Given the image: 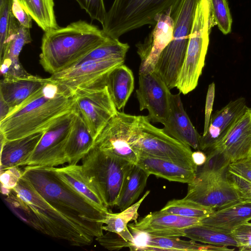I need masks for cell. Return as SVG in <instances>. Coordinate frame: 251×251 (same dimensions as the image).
<instances>
[{
	"label": "cell",
	"instance_id": "cell-1",
	"mask_svg": "<svg viewBox=\"0 0 251 251\" xmlns=\"http://www.w3.org/2000/svg\"><path fill=\"white\" fill-rule=\"evenodd\" d=\"M73 95L69 88L51 79L0 122V133L6 140H13L44 131L72 110Z\"/></svg>",
	"mask_w": 251,
	"mask_h": 251
},
{
	"label": "cell",
	"instance_id": "cell-2",
	"mask_svg": "<svg viewBox=\"0 0 251 251\" xmlns=\"http://www.w3.org/2000/svg\"><path fill=\"white\" fill-rule=\"evenodd\" d=\"M12 190L32 211L33 228L45 234L67 241L72 246L83 247L91 245L94 237L103 234V223L88 221L59 209L22 177Z\"/></svg>",
	"mask_w": 251,
	"mask_h": 251
},
{
	"label": "cell",
	"instance_id": "cell-3",
	"mask_svg": "<svg viewBox=\"0 0 251 251\" xmlns=\"http://www.w3.org/2000/svg\"><path fill=\"white\" fill-rule=\"evenodd\" d=\"M110 38L97 25L82 20L45 32L40 64L48 73H57L76 64Z\"/></svg>",
	"mask_w": 251,
	"mask_h": 251
},
{
	"label": "cell",
	"instance_id": "cell-4",
	"mask_svg": "<svg viewBox=\"0 0 251 251\" xmlns=\"http://www.w3.org/2000/svg\"><path fill=\"white\" fill-rule=\"evenodd\" d=\"M22 177L56 207L85 220L101 223L108 212L98 208L63 181L53 167L26 166Z\"/></svg>",
	"mask_w": 251,
	"mask_h": 251
},
{
	"label": "cell",
	"instance_id": "cell-5",
	"mask_svg": "<svg viewBox=\"0 0 251 251\" xmlns=\"http://www.w3.org/2000/svg\"><path fill=\"white\" fill-rule=\"evenodd\" d=\"M201 0H179L172 7L174 20L172 40L162 52L154 72L168 87L176 86L177 77L185 56L196 9Z\"/></svg>",
	"mask_w": 251,
	"mask_h": 251
},
{
	"label": "cell",
	"instance_id": "cell-6",
	"mask_svg": "<svg viewBox=\"0 0 251 251\" xmlns=\"http://www.w3.org/2000/svg\"><path fill=\"white\" fill-rule=\"evenodd\" d=\"M179 0H114L107 12L102 29L119 39L123 34L145 25L153 27L157 15L165 13Z\"/></svg>",
	"mask_w": 251,
	"mask_h": 251
},
{
	"label": "cell",
	"instance_id": "cell-7",
	"mask_svg": "<svg viewBox=\"0 0 251 251\" xmlns=\"http://www.w3.org/2000/svg\"><path fill=\"white\" fill-rule=\"evenodd\" d=\"M212 27L209 1L201 0L196 9L185 56L176 83V87L184 95L192 91L198 85L204 66Z\"/></svg>",
	"mask_w": 251,
	"mask_h": 251
},
{
	"label": "cell",
	"instance_id": "cell-8",
	"mask_svg": "<svg viewBox=\"0 0 251 251\" xmlns=\"http://www.w3.org/2000/svg\"><path fill=\"white\" fill-rule=\"evenodd\" d=\"M81 162L83 172L105 205L115 206L125 175L134 163L107 154L94 146Z\"/></svg>",
	"mask_w": 251,
	"mask_h": 251
},
{
	"label": "cell",
	"instance_id": "cell-9",
	"mask_svg": "<svg viewBox=\"0 0 251 251\" xmlns=\"http://www.w3.org/2000/svg\"><path fill=\"white\" fill-rule=\"evenodd\" d=\"M133 146L138 153L144 152L168 159L197 171L192 151L185 146L151 124L147 116H139Z\"/></svg>",
	"mask_w": 251,
	"mask_h": 251
},
{
	"label": "cell",
	"instance_id": "cell-10",
	"mask_svg": "<svg viewBox=\"0 0 251 251\" xmlns=\"http://www.w3.org/2000/svg\"><path fill=\"white\" fill-rule=\"evenodd\" d=\"M227 169L197 170L195 179L188 184L184 198L193 201L214 211L243 200L227 179Z\"/></svg>",
	"mask_w": 251,
	"mask_h": 251
},
{
	"label": "cell",
	"instance_id": "cell-11",
	"mask_svg": "<svg viewBox=\"0 0 251 251\" xmlns=\"http://www.w3.org/2000/svg\"><path fill=\"white\" fill-rule=\"evenodd\" d=\"M72 110L82 119L96 139L118 111L105 81L73 92Z\"/></svg>",
	"mask_w": 251,
	"mask_h": 251
},
{
	"label": "cell",
	"instance_id": "cell-12",
	"mask_svg": "<svg viewBox=\"0 0 251 251\" xmlns=\"http://www.w3.org/2000/svg\"><path fill=\"white\" fill-rule=\"evenodd\" d=\"M139 116L118 111L95 140L94 146L103 152L136 164L139 153L133 147Z\"/></svg>",
	"mask_w": 251,
	"mask_h": 251
},
{
	"label": "cell",
	"instance_id": "cell-13",
	"mask_svg": "<svg viewBox=\"0 0 251 251\" xmlns=\"http://www.w3.org/2000/svg\"><path fill=\"white\" fill-rule=\"evenodd\" d=\"M75 116L72 110L51 124L24 166L55 167L68 163L65 150Z\"/></svg>",
	"mask_w": 251,
	"mask_h": 251
},
{
	"label": "cell",
	"instance_id": "cell-14",
	"mask_svg": "<svg viewBox=\"0 0 251 251\" xmlns=\"http://www.w3.org/2000/svg\"><path fill=\"white\" fill-rule=\"evenodd\" d=\"M124 62L125 58L116 57L82 61L51 75L50 78L74 92L105 81L108 74Z\"/></svg>",
	"mask_w": 251,
	"mask_h": 251
},
{
	"label": "cell",
	"instance_id": "cell-15",
	"mask_svg": "<svg viewBox=\"0 0 251 251\" xmlns=\"http://www.w3.org/2000/svg\"><path fill=\"white\" fill-rule=\"evenodd\" d=\"M138 84L136 96L140 110H148L151 122L162 124L170 113V89L154 71L139 74Z\"/></svg>",
	"mask_w": 251,
	"mask_h": 251
},
{
	"label": "cell",
	"instance_id": "cell-16",
	"mask_svg": "<svg viewBox=\"0 0 251 251\" xmlns=\"http://www.w3.org/2000/svg\"><path fill=\"white\" fill-rule=\"evenodd\" d=\"M211 152L229 166L251 157V108L247 107Z\"/></svg>",
	"mask_w": 251,
	"mask_h": 251
},
{
	"label": "cell",
	"instance_id": "cell-17",
	"mask_svg": "<svg viewBox=\"0 0 251 251\" xmlns=\"http://www.w3.org/2000/svg\"><path fill=\"white\" fill-rule=\"evenodd\" d=\"M172 8L157 15L156 23L143 42L135 45L141 59L139 74L154 71L155 65L164 49L172 40L174 20L171 16Z\"/></svg>",
	"mask_w": 251,
	"mask_h": 251
},
{
	"label": "cell",
	"instance_id": "cell-18",
	"mask_svg": "<svg viewBox=\"0 0 251 251\" xmlns=\"http://www.w3.org/2000/svg\"><path fill=\"white\" fill-rule=\"evenodd\" d=\"M202 219L180 216L161 210L151 212L138 222L128 224L132 231L151 235L167 237H184V229L200 224Z\"/></svg>",
	"mask_w": 251,
	"mask_h": 251
},
{
	"label": "cell",
	"instance_id": "cell-19",
	"mask_svg": "<svg viewBox=\"0 0 251 251\" xmlns=\"http://www.w3.org/2000/svg\"><path fill=\"white\" fill-rule=\"evenodd\" d=\"M170 104L169 116L162 123L163 131L185 146L200 150L201 135L197 131L184 109L180 93L171 94Z\"/></svg>",
	"mask_w": 251,
	"mask_h": 251
},
{
	"label": "cell",
	"instance_id": "cell-20",
	"mask_svg": "<svg viewBox=\"0 0 251 251\" xmlns=\"http://www.w3.org/2000/svg\"><path fill=\"white\" fill-rule=\"evenodd\" d=\"M247 107L246 99L240 97L215 112L211 116L207 132L201 136L200 150L206 153L213 148Z\"/></svg>",
	"mask_w": 251,
	"mask_h": 251
},
{
	"label": "cell",
	"instance_id": "cell-21",
	"mask_svg": "<svg viewBox=\"0 0 251 251\" xmlns=\"http://www.w3.org/2000/svg\"><path fill=\"white\" fill-rule=\"evenodd\" d=\"M134 240L130 251H233L227 246L202 244L193 240H183L178 237H167L151 235L132 231Z\"/></svg>",
	"mask_w": 251,
	"mask_h": 251
},
{
	"label": "cell",
	"instance_id": "cell-22",
	"mask_svg": "<svg viewBox=\"0 0 251 251\" xmlns=\"http://www.w3.org/2000/svg\"><path fill=\"white\" fill-rule=\"evenodd\" d=\"M50 80V77L43 78L31 74L23 77L2 78L0 82V99L6 103L11 112Z\"/></svg>",
	"mask_w": 251,
	"mask_h": 251
},
{
	"label": "cell",
	"instance_id": "cell-23",
	"mask_svg": "<svg viewBox=\"0 0 251 251\" xmlns=\"http://www.w3.org/2000/svg\"><path fill=\"white\" fill-rule=\"evenodd\" d=\"M136 164L150 175L170 181L190 183L195 179L197 171L174 161L139 152Z\"/></svg>",
	"mask_w": 251,
	"mask_h": 251
},
{
	"label": "cell",
	"instance_id": "cell-24",
	"mask_svg": "<svg viewBox=\"0 0 251 251\" xmlns=\"http://www.w3.org/2000/svg\"><path fill=\"white\" fill-rule=\"evenodd\" d=\"M44 132H38L13 140H6L0 133V171L13 167L24 166L33 152Z\"/></svg>",
	"mask_w": 251,
	"mask_h": 251
},
{
	"label": "cell",
	"instance_id": "cell-25",
	"mask_svg": "<svg viewBox=\"0 0 251 251\" xmlns=\"http://www.w3.org/2000/svg\"><path fill=\"white\" fill-rule=\"evenodd\" d=\"M251 220V200H242L215 211L201 220V224L212 226L228 232Z\"/></svg>",
	"mask_w": 251,
	"mask_h": 251
},
{
	"label": "cell",
	"instance_id": "cell-26",
	"mask_svg": "<svg viewBox=\"0 0 251 251\" xmlns=\"http://www.w3.org/2000/svg\"><path fill=\"white\" fill-rule=\"evenodd\" d=\"M57 175L99 209L108 212L99 193L83 172L81 165L53 167Z\"/></svg>",
	"mask_w": 251,
	"mask_h": 251
},
{
	"label": "cell",
	"instance_id": "cell-27",
	"mask_svg": "<svg viewBox=\"0 0 251 251\" xmlns=\"http://www.w3.org/2000/svg\"><path fill=\"white\" fill-rule=\"evenodd\" d=\"M75 114L65 147L68 164L77 165L94 147L95 139L79 116Z\"/></svg>",
	"mask_w": 251,
	"mask_h": 251
},
{
	"label": "cell",
	"instance_id": "cell-28",
	"mask_svg": "<svg viewBox=\"0 0 251 251\" xmlns=\"http://www.w3.org/2000/svg\"><path fill=\"white\" fill-rule=\"evenodd\" d=\"M105 83L117 110L123 108L134 89L132 71L124 64L120 65L108 74Z\"/></svg>",
	"mask_w": 251,
	"mask_h": 251
},
{
	"label": "cell",
	"instance_id": "cell-29",
	"mask_svg": "<svg viewBox=\"0 0 251 251\" xmlns=\"http://www.w3.org/2000/svg\"><path fill=\"white\" fill-rule=\"evenodd\" d=\"M150 176L140 166L132 164L125 175L115 206L123 211L134 204L146 187Z\"/></svg>",
	"mask_w": 251,
	"mask_h": 251
},
{
	"label": "cell",
	"instance_id": "cell-30",
	"mask_svg": "<svg viewBox=\"0 0 251 251\" xmlns=\"http://www.w3.org/2000/svg\"><path fill=\"white\" fill-rule=\"evenodd\" d=\"M150 192L146 191L139 200L120 213H113L108 211L105 219L101 221L105 225L102 226L103 230L116 233L126 241L131 242L132 245L134 237L128 228V223L133 221L136 222L139 207Z\"/></svg>",
	"mask_w": 251,
	"mask_h": 251
},
{
	"label": "cell",
	"instance_id": "cell-31",
	"mask_svg": "<svg viewBox=\"0 0 251 251\" xmlns=\"http://www.w3.org/2000/svg\"><path fill=\"white\" fill-rule=\"evenodd\" d=\"M184 237L206 244L238 247L230 232L201 224L185 228Z\"/></svg>",
	"mask_w": 251,
	"mask_h": 251
},
{
	"label": "cell",
	"instance_id": "cell-32",
	"mask_svg": "<svg viewBox=\"0 0 251 251\" xmlns=\"http://www.w3.org/2000/svg\"><path fill=\"white\" fill-rule=\"evenodd\" d=\"M23 9L44 32L58 26L54 10L53 0H18Z\"/></svg>",
	"mask_w": 251,
	"mask_h": 251
},
{
	"label": "cell",
	"instance_id": "cell-33",
	"mask_svg": "<svg viewBox=\"0 0 251 251\" xmlns=\"http://www.w3.org/2000/svg\"><path fill=\"white\" fill-rule=\"evenodd\" d=\"M31 41L29 28L22 25L15 18L0 60H19L24 46Z\"/></svg>",
	"mask_w": 251,
	"mask_h": 251
},
{
	"label": "cell",
	"instance_id": "cell-34",
	"mask_svg": "<svg viewBox=\"0 0 251 251\" xmlns=\"http://www.w3.org/2000/svg\"><path fill=\"white\" fill-rule=\"evenodd\" d=\"M182 217L203 219L215 211L193 201L183 198L169 201L160 210Z\"/></svg>",
	"mask_w": 251,
	"mask_h": 251
},
{
	"label": "cell",
	"instance_id": "cell-35",
	"mask_svg": "<svg viewBox=\"0 0 251 251\" xmlns=\"http://www.w3.org/2000/svg\"><path fill=\"white\" fill-rule=\"evenodd\" d=\"M129 48V46L127 43H122L119 39L110 38L103 44L85 56L77 63L90 60L113 57L125 58Z\"/></svg>",
	"mask_w": 251,
	"mask_h": 251
},
{
	"label": "cell",
	"instance_id": "cell-36",
	"mask_svg": "<svg viewBox=\"0 0 251 251\" xmlns=\"http://www.w3.org/2000/svg\"><path fill=\"white\" fill-rule=\"evenodd\" d=\"M208 0L212 26L216 25L224 34H228L231 32L232 20L227 0Z\"/></svg>",
	"mask_w": 251,
	"mask_h": 251
},
{
	"label": "cell",
	"instance_id": "cell-37",
	"mask_svg": "<svg viewBox=\"0 0 251 251\" xmlns=\"http://www.w3.org/2000/svg\"><path fill=\"white\" fill-rule=\"evenodd\" d=\"M14 18L11 0H0V55L4 51Z\"/></svg>",
	"mask_w": 251,
	"mask_h": 251
},
{
	"label": "cell",
	"instance_id": "cell-38",
	"mask_svg": "<svg viewBox=\"0 0 251 251\" xmlns=\"http://www.w3.org/2000/svg\"><path fill=\"white\" fill-rule=\"evenodd\" d=\"M75 0L92 20L99 21L101 25L103 23L107 13L103 0Z\"/></svg>",
	"mask_w": 251,
	"mask_h": 251
},
{
	"label": "cell",
	"instance_id": "cell-39",
	"mask_svg": "<svg viewBox=\"0 0 251 251\" xmlns=\"http://www.w3.org/2000/svg\"><path fill=\"white\" fill-rule=\"evenodd\" d=\"M96 240L101 246L109 251L130 248L132 245L131 242L126 241L119 234L110 231L96 237Z\"/></svg>",
	"mask_w": 251,
	"mask_h": 251
},
{
	"label": "cell",
	"instance_id": "cell-40",
	"mask_svg": "<svg viewBox=\"0 0 251 251\" xmlns=\"http://www.w3.org/2000/svg\"><path fill=\"white\" fill-rule=\"evenodd\" d=\"M230 233L237 242L240 251H251V223L247 222L238 226Z\"/></svg>",
	"mask_w": 251,
	"mask_h": 251
},
{
	"label": "cell",
	"instance_id": "cell-41",
	"mask_svg": "<svg viewBox=\"0 0 251 251\" xmlns=\"http://www.w3.org/2000/svg\"><path fill=\"white\" fill-rule=\"evenodd\" d=\"M226 176L243 200H251V181L228 169L226 171Z\"/></svg>",
	"mask_w": 251,
	"mask_h": 251
},
{
	"label": "cell",
	"instance_id": "cell-42",
	"mask_svg": "<svg viewBox=\"0 0 251 251\" xmlns=\"http://www.w3.org/2000/svg\"><path fill=\"white\" fill-rule=\"evenodd\" d=\"M0 185L10 190L13 189L17 185L23 174V171L19 166L9 168L0 171Z\"/></svg>",
	"mask_w": 251,
	"mask_h": 251
},
{
	"label": "cell",
	"instance_id": "cell-43",
	"mask_svg": "<svg viewBox=\"0 0 251 251\" xmlns=\"http://www.w3.org/2000/svg\"><path fill=\"white\" fill-rule=\"evenodd\" d=\"M227 169L251 182V158L231 163Z\"/></svg>",
	"mask_w": 251,
	"mask_h": 251
},
{
	"label": "cell",
	"instance_id": "cell-44",
	"mask_svg": "<svg viewBox=\"0 0 251 251\" xmlns=\"http://www.w3.org/2000/svg\"><path fill=\"white\" fill-rule=\"evenodd\" d=\"M11 9L13 16L22 25L29 29L32 27V18L23 9L18 0H11Z\"/></svg>",
	"mask_w": 251,
	"mask_h": 251
},
{
	"label": "cell",
	"instance_id": "cell-45",
	"mask_svg": "<svg viewBox=\"0 0 251 251\" xmlns=\"http://www.w3.org/2000/svg\"><path fill=\"white\" fill-rule=\"evenodd\" d=\"M215 93V84L214 82H212L208 86L206 94L204 113V130L202 135L206 133L209 125L214 100Z\"/></svg>",
	"mask_w": 251,
	"mask_h": 251
},
{
	"label": "cell",
	"instance_id": "cell-46",
	"mask_svg": "<svg viewBox=\"0 0 251 251\" xmlns=\"http://www.w3.org/2000/svg\"><path fill=\"white\" fill-rule=\"evenodd\" d=\"M192 157L194 164L197 167L204 165L207 160L206 153L201 150H197L193 152Z\"/></svg>",
	"mask_w": 251,
	"mask_h": 251
},
{
	"label": "cell",
	"instance_id": "cell-47",
	"mask_svg": "<svg viewBox=\"0 0 251 251\" xmlns=\"http://www.w3.org/2000/svg\"><path fill=\"white\" fill-rule=\"evenodd\" d=\"M10 110L6 103L0 99V122L3 120L10 113Z\"/></svg>",
	"mask_w": 251,
	"mask_h": 251
},
{
	"label": "cell",
	"instance_id": "cell-48",
	"mask_svg": "<svg viewBox=\"0 0 251 251\" xmlns=\"http://www.w3.org/2000/svg\"><path fill=\"white\" fill-rule=\"evenodd\" d=\"M0 190L1 194L4 196H8L11 193L12 190L8 189L0 185Z\"/></svg>",
	"mask_w": 251,
	"mask_h": 251
},
{
	"label": "cell",
	"instance_id": "cell-49",
	"mask_svg": "<svg viewBox=\"0 0 251 251\" xmlns=\"http://www.w3.org/2000/svg\"><path fill=\"white\" fill-rule=\"evenodd\" d=\"M250 158H251V157Z\"/></svg>",
	"mask_w": 251,
	"mask_h": 251
}]
</instances>
